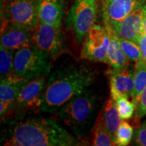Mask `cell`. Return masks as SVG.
Listing matches in <instances>:
<instances>
[{
  "label": "cell",
  "mask_w": 146,
  "mask_h": 146,
  "mask_svg": "<svg viewBox=\"0 0 146 146\" xmlns=\"http://www.w3.org/2000/svg\"><path fill=\"white\" fill-rule=\"evenodd\" d=\"M96 71L81 63H72L56 69L46 82L42 94L41 110L56 112L72 98L88 89L96 78Z\"/></svg>",
  "instance_id": "obj_1"
},
{
  "label": "cell",
  "mask_w": 146,
  "mask_h": 146,
  "mask_svg": "<svg viewBox=\"0 0 146 146\" xmlns=\"http://www.w3.org/2000/svg\"><path fill=\"white\" fill-rule=\"evenodd\" d=\"M3 145L74 146L85 142L73 135L56 120L35 118L20 122L11 127Z\"/></svg>",
  "instance_id": "obj_2"
},
{
  "label": "cell",
  "mask_w": 146,
  "mask_h": 146,
  "mask_svg": "<svg viewBox=\"0 0 146 146\" xmlns=\"http://www.w3.org/2000/svg\"><path fill=\"white\" fill-rule=\"evenodd\" d=\"M99 106L98 96L87 89L65 103L58 110L57 116L76 137L83 141L93 132L100 114Z\"/></svg>",
  "instance_id": "obj_3"
},
{
  "label": "cell",
  "mask_w": 146,
  "mask_h": 146,
  "mask_svg": "<svg viewBox=\"0 0 146 146\" xmlns=\"http://www.w3.org/2000/svg\"><path fill=\"white\" fill-rule=\"evenodd\" d=\"M52 60L46 53L33 44L16 51L13 72L31 80L38 76H47L51 71Z\"/></svg>",
  "instance_id": "obj_4"
},
{
  "label": "cell",
  "mask_w": 146,
  "mask_h": 146,
  "mask_svg": "<svg viewBox=\"0 0 146 146\" xmlns=\"http://www.w3.org/2000/svg\"><path fill=\"white\" fill-rule=\"evenodd\" d=\"M99 0H75L68 18L77 44L85 39L91 27L96 25Z\"/></svg>",
  "instance_id": "obj_5"
},
{
  "label": "cell",
  "mask_w": 146,
  "mask_h": 146,
  "mask_svg": "<svg viewBox=\"0 0 146 146\" xmlns=\"http://www.w3.org/2000/svg\"><path fill=\"white\" fill-rule=\"evenodd\" d=\"M3 21L33 31L39 23L37 0H7L3 5Z\"/></svg>",
  "instance_id": "obj_6"
},
{
  "label": "cell",
  "mask_w": 146,
  "mask_h": 146,
  "mask_svg": "<svg viewBox=\"0 0 146 146\" xmlns=\"http://www.w3.org/2000/svg\"><path fill=\"white\" fill-rule=\"evenodd\" d=\"M33 41L52 60L56 59L64 51V39L60 27L50 24L39 22L33 34Z\"/></svg>",
  "instance_id": "obj_7"
},
{
  "label": "cell",
  "mask_w": 146,
  "mask_h": 146,
  "mask_svg": "<svg viewBox=\"0 0 146 146\" xmlns=\"http://www.w3.org/2000/svg\"><path fill=\"white\" fill-rule=\"evenodd\" d=\"M110 39L105 27L94 25L85 39L81 58L94 62L108 64Z\"/></svg>",
  "instance_id": "obj_8"
},
{
  "label": "cell",
  "mask_w": 146,
  "mask_h": 146,
  "mask_svg": "<svg viewBox=\"0 0 146 146\" xmlns=\"http://www.w3.org/2000/svg\"><path fill=\"white\" fill-rule=\"evenodd\" d=\"M33 44L31 31L26 27L3 21L1 29V45L10 50L17 51Z\"/></svg>",
  "instance_id": "obj_9"
},
{
  "label": "cell",
  "mask_w": 146,
  "mask_h": 146,
  "mask_svg": "<svg viewBox=\"0 0 146 146\" xmlns=\"http://www.w3.org/2000/svg\"><path fill=\"white\" fill-rule=\"evenodd\" d=\"M110 97L114 101L120 97L131 98L134 88V68L129 65L125 68L108 71Z\"/></svg>",
  "instance_id": "obj_10"
},
{
  "label": "cell",
  "mask_w": 146,
  "mask_h": 146,
  "mask_svg": "<svg viewBox=\"0 0 146 146\" xmlns=\"http://www.w3.org/2000/svg\"><path fill=\"white\" fill-rule=\"evenodd\" d=\"M46 76H38L31 79L22 89L15 101V108L41 109L42 96L46 85Z\"/></svg>",
  "instance_id": "obj_11"
},
{
  "label": "cell",
  "mask_w": 146,
  "mask_h": 146,
  "mask_svg": "<svg viewBox=\"0 0 146 146\" xmlns=\"http://www.w3.org/2000/svg\"><path fill=\"white\" fill-rule=\"evenodd\" d=\"M146 0H103V18L111 23L120 22L137 8L143 6Z\"/></svg>",
  "instance_id": "obj_12"
},
{
  "label": "cell",
  "mask_w": 146,
  "mask_h": 146,
  "mask_svg": "<svg viewBox=\"0 0 146 146\" xmlns=\"http://www.w3.org/2000/svg\"><path fill=\"white\" fill-rule=\"evenodd\" d=\"M118 36L133 42L143 33V6L137 8L123 21L111 23Z\"/></svg>",
  "instance_id": "obj_13"
},
{
  "label": "cell",
  "mask_w": 146,
  "mask_h": 146,
  "mask_svg": "<svg viewBox=\"0 0 146 146\" xmlns=\"http://www.w3.org/2000/svg\"><path fill=\"white\" fill-rule=\"evenodd\" d=\"M105 28L109 35L110 45L108 52V64L116 70L125 68L129 65V61L124 54L118 39V35L112 25L106 18H103Z\"/></svg>",
  "instance_id": "obj_14"
},
{
  "label": "cell",
  "mask_w": 146,
  "mask_h": 146,
  "mask_svg": "<svg viewBox=\"0 0 146 146\" xmlns=\"http://www.w3.org/2000/svg\"><path fill=\"white\" fill-rule=\"evenodd\" d=\"M39 22L60 27L64 10V0H37Z\"/></svg>",
  "instance_id": "obj_15"
},
{
  "label": "cell",
  "mask_w": 146,
  "mask_h": 146,
  "mask_svg": "<svg viewBox=\"0 0 146 146\" xmlns=\"http://www.w3.org/2000/svg\"><path fill=\"white\" fill-rule=\"evenodd\" d=\"M29 81L30 80L17 75L14 72L1 76L0 100L14 102Z\"/></svg>",
  "instance_id": "obj_16"
},
{
  "label": "cell",
  "mask_w": 146,
  "mask_h": 146,
  "mask_svg": "<svg viewBox=\"0 0 146 146\" xmlns=\"http://www.w3.org/2000/svg\"><path fill=\"white\" fill-rule=\"evenodd\" d=\"M102 113L106 127L114 139L115 133L123 121V119L120 116L116 102L111 97L106 100Z\"/></svg>",
  "instance_id": "obj_17"
},
{
  "label": "cell",
  "mask_w": 146,
  "mask_h": 146,
  "mask_svg": "<svg viewBox=\"0 0 146 146\" xmlns=\"http://www.w3.org/2000/svg\"><path fill=\"white\" fill-rule=\"evenodd\" d=\"M91 145L95 146L115 145L113 137L106 127L102 112L97 118L96 125L92 132Z\"/></svg>",
  "instance_id": "obj_18"
},
{
  "label": "cell",
  "mask_w": 146,
  "mask_h": 146,
  "mask_svg": "<svg viewBox=\"0 0 146 146\" xmlns=\"http://www.w3.org/2000/svg\"><path fill=\"white\" fill-rule=\"evenodd\" d=\"M145 87L146 62L141 60L136 62L134 66V88L131 98L136 104V106Z\"/></svg>",
  "instance_id": "obj_19"
},
{
  "label": "cell",
  "mask_w": 146,
  "mask_h": 146,
  "mask_svg": "<svg viewBox=\"0 0 146 146\" xmlns=\"http://www.w3.org/2000/svg\"><path fill=\"white\" fill-rule=\"evenodd\" d=\"M134 135L133 127L126 121L121 122L114 137L115 145L127 146L129 145Z\"/></svg>",
  "instance_id": "obj_20"
},
{
  "label": "cell",
  "mask_w": 146,
  "mask_h": 146,
  "mask_svg": "<svg viewBox=\"0 0 146 146\" xmlns=\"http://www.w3.org/2000/svg\"><path fill=\"white\" fill-rule=\"evenodd\" d=\"M16 51L10 50L1 45L0 47V74L3 76L13 72Z\"/></svg>",
  "instance_id": "obj_21"
},
{
  "label": "cell",
  "mask_w": 146,
  "mask_h": 146,
  "mask_svg": "<svg viewBox=\"0 0 146 146\" xmlns=\"http://www.w3.org/2000/svg\"><path fill=\"white\" fill-rule=\"evenodd\" d=\"M118 39H119L122 50L129 61L136 62L143 60L141 50L137 43L129 39H124L119 36H118Z\"/></svg>",
  "instance_id": "obj_22"
},
{
  "label": "cell",
  "mask_w": 146,
  "mask_h": 146,
  "mask_svg": "<svg viewBox=\"0 0 146 146\" xmlns=\"http://www.w3.org/2000/svg\"><path fill=\"white\" fill-rule=\"evenodd\" d=\"M115 102L122 119H130L134 116L136 110V104L134 102L130 101L129 98L125 97H120Z\"/></svg>",
  "instance_id": "obj_23"
},
{
  "label": "cell",
  "mask_w": 146,
  "mask_h": 146,
  "mask_svg": "<svg viewBox=\"0 0 146 146\" xmlns=\"http://www.w3.org/2000/svg\"><path fill=\"white\" fill-rule=\"evenodd\" d=\"M134 145L146 146V120L141 125L137 127L133 135Z\"/></svg>",
  "instance_id": "obj_24"
},
{
  "label": "cell",
  "mask_w": 146,
  "mask_h": 146,
  "mask_svg": "<svg viewBox=\"0 0 146 146\" xmlns=\"http://www.w3.org/2000/svg\"><path fill=\"white\" fill-rule=\"evenodd\" d=\"M146 116V87L142 92L137 104L136 106V110L134 114L135 121H139L142 117Z\"/></svg>",
  "instance_id": "obj_25"
},
{
  "label": "cell",
  "mask_w": 146,
  "mask_h": 146,
  "mask_svg": "<svg viewBox=\"0 0 146 146\" xmlns=\"http://www.w3.org/2000/svg\"><path fill=\"white\" fill-rule=\"evenodd\" d=\"M15 108L14 102L0 101V115L1 116H5L9 112Z\"/></svg>",
  "instance_id": "obj_26"
},
{
  "label": "cell",
  "mask_w": 146,
  "mask_h": 146,
  "mask_svg": "<svg viewBox=\"0 0 146 146\" xmlns=\"http://www.w3.org/2000/svg\"><path fill=\"white\" fill-rule=\"evenodd\" d=\"M136 43H137L140 47L143 60L146 62V34L145 33H142L141 35L139 36L137 40Z\"/></svg>",
  "instance_id": "obj_27"
},
{
  "label": "cell",
  "mask_w": 146,
  "mask_h": 146,
  "mask_svg": "<svg viewBox=\"0 0 146 146\" xmlns=\"http://www.w3.org/2000/svg\"><path fill=\"white\" fill-rule=\"evenodd\" d=\"M143 31L146 34V3L143 6Z\"/></svg>",
  "instance_id": "obj_28"
}]
</instances>
